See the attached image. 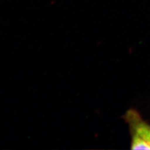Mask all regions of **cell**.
Instances as JSON below:
<instances>
[{"mask_svg": "<svg viewBox=\"0 0 150 150\" xmlns=\"http://www.w3.org/2000/svg\"><path fill=\"white\" fill-rule=\"evenodd\" d=\"M132 149H150V126L139 121L134 125Z\"/></svg>", "mask_w": 150, "mask_h": 150, "instance_id": "cell-1", "label": "cell"}]
</instances>
